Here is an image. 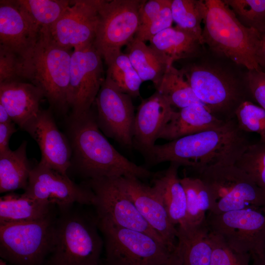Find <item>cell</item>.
Masks as SVG:
<instances>
[{
    "label": "cell",
    "instance_id": "obj_1",
    "mask_svg": "<svg viewBox=\"0 0 265 265\" xmlns=\"http://www.w3.org/2000/svg\"><path fill=\"white\" fill-rule=\"evenodd\" d=\"M182 68L196 96L219 120L226 122L244 101H252L247 84L248 69L205 45ZM253 102V101H252Z\"/></svg>",
    "mask_w": 265,
    "mask_h": 265
},
{
    "label": "cell",
    "instance_id": "obj_2",
    "mask_svg": "<svg viewBox=\"0 0 265 265\" xmlns=\"http://www.w3.org/2000/svg\"><path fill=\"white\" fill-rule=\"evenodd\" d=\"M235 118L218 128L155 144L144 156L151 164L169 161L197 172L209 166L234 164L250 144Z\"/></svg>",
    "mask_w": 265,
    "mask_h": 265
},
{
    "label": "cell",
    "instance_id": "obj_3",
    "mask_svg": "<svg viewBox=\"0 0 265 265\" xmlns=\"http://www.w3.org/2000/svg\"><path fill=\"white\" fill-rule=\"evenodd\" d=\"M69 140L78 169L88 179L135 177L140 179L153 176L120 154L107 140L98 125L91 108L69 118Z\"/></svg>",
    "mask_w": 265,
    "mask_h": 265
},
{
    "label": "cell",
    "instance_id": "obj_4",
    "mask_svg": "<svg viewBox=\"0 0 265 265\" xmlns=\"http://www.w3.org/2000/svg\"><path fill=\"white\" fill-rule=\"evenodd\" d=\"M77 204L57 206L53 243L43 265H103L104 242L96 215Z\"/></svg>",
    "mask_w": 265,
    "mask_h": 265
},
{
    "label": "cell",
    "instance_id": "obj_5",
    "mask_svg": "<svg viewBox=\"0 0 265 265\" xmlns=\"http://www.w3.org/2000/svg\"><path fill=\"white\" fill-rule=\"evenodd\" d=\"M205 1L203 44L248 70L261 69L257 61L261 33L243 26L223 0Z\"/></svg>",
    "mask_w": 265,
    "mask_h": 265
},
{
    "label": "cell",
    "instance_id": "obj_6",
    "mask_svg": "<svg viewBox=\"0 0 265 265\" xmlns=\"http://www.w3.org/2000/svg\"><path fill=\"white\" fill-rule=\"evenodd\" d=\"M70 51L41 31L36 45L23 59L24 80L40 88L53 108L65 113L70 107Z\"/></svg>",
    "mask_w": 265,
    "mask_h": 265
},
{
    "label": "cell",
    "instance_id": "obj_7",
    "mask_svg": "<svg viewBox=\"0 0 265 265\" xmlns=\"http://www.w3.org/2000/svg\"><path fill=\"white\" fill-rule=\"evenodd\" d=\"M56 207L33 221L0 224V256L12 265H43L53 243Z\"/></svg>",
    "mask_w": 265,
    "mask_h": 265
},
{
    "label": "cell",
    "instance_id": "obj_8",
    "mask_svg": "<svg viewBox=\"0 0 265 265\" xmlns=\"http://www.w3.org/2000/svg\"><path fill=\"white\" fill-rule=\"evenodd\" d=\"M196 172L209 192V213L265 207V192L235 164L209 166Z\"/></svg>",
    "mask_w": 265,
    "mask_h": 265
},
{
    "label": "cell",
    "instance_id": "obj_9",
    "mask_svg": "<svg viewBox=\"0 0 265 265\" xmlns=\"http://www.w3.org/2000/svg\"><path fill=\"white\" fill-rule=\"evenodd\" d=\"M98 224L104 237L105 258L103 265H161L173 252L148 234Z\"/></svg>",
    "mask_w": 265,
    "mask_h": 265
},
{
    "label": "cell",
    "instance_id": "obj_10",
    "mask_svg": "<svg viewBox=\"0 0 265 265\" xmlns=\"http://www.w3.org/2000/svg\"><path fill=\"white\" fill-rule=\"evenodd\" d=\"M145 0H103L94 45L106 65L135 36Z\"/></svg>",
    "mask_w": 265,
    "mask_h": 265
},
{
    "label": "cell",
    "instance_id": "obj_11",
    "mask_svg": "<svg viewBox=\"0 0 265 265\" xmlns=\"http://www.w3.org/2000/svg\"><path fill=\"white\" fill-rule=\"evenodd\" d=\"M206 220L210 230L234 250L250 255L263 253L265 207H249L218 214L208 212Z\"/></svg>",
    "mask_w": 265,
    "mask_h": 265
},
{
    "label": "cell",
    "instance_id": "obj_12",
    "mask_svg": "<svg viewBox=\"0 0 265 265\" xmlns=\"http://www.w3.org/2000/svg\"><path fill=\"white\" fill-rule=\"evenodd\" d=\"M84 183L94 194L95 201L93 206L95 209L98 223L145 233L165 244L119 186L116 178L88 179Z\"/></svg>",
    "mask_w": 265,
    "mask_h": 265
},
{
    "label": "cell",
    "instance_id": "obj_13",
    "mask_svg": "<svg viewBox=\"0 0 265 265\" xmlns=\"http://www.w3.org/2000/svg\"><path fill=\"white\" fill-rule=\"evenodd\" d=\"M94 103L100 130L122 146L133 147L135 114L132 97L106 77Z\"/></svg>",
    "mask_w": 265,
    "mask_h": 265
},
{
    "label": "cell",
    "instance_id": "obj_14",
    "mask_svg": "<svg viewBox=\"0 0 265 265\" xmlns=\"http://www.w3.org/2000/svg\"><path fill=\"white\" fill-rule=\"evenodd\" d=\"M102 59L93 43L73 49L68 95L71 114L80 115L92 108L105 79Z\"/></svg>",
    "mask_w": 265,
    "mask_h": 265
},
{
    "label": "cell",
    "instance_id": "obj_15",
    "mask_svg": "<svg viewBox=\"0 0 265 265\" xmlns=\"http://www.w3.org/2000/svg\"><path fill=\"white\" fill-rule=\"evenodd\" d=\"M103 0H71L53 25L43 29L57 46L70 50L94 43Z\"/></svg>",
    "mask_w": 265,
    "mask_h": 265
},
{
    "label": "cell",
    "instance_id": "obj_16",
    "mask_svg": "<svg viewBox=\"0 0 265 265\" xmlns=\"http://www.w3.org/2000/svg\"><path fill=\"white\" fill-rule=\"evenodd\" d=\"M24 193L32 198L58 207L75 203L93 206L95 201L94 193L85 184H77L67 174L40 162L32 167Z\"/></svg>",
    "mask_w": 265,
    "mask_h": 265
},
{
    "label": "cell",
    "instance_id": "obj_17",
    "mask_svg": "<svg viewBox=\"0 0 265 265\" xmlns=\"http://www.w3.org/2000/svg\"><path fill=\"white\" fill-rule=\"evenodd\" d=\"M121 188L133 202L150 227L172 251L177 244V229L170 221L161 197L155 186L132 176L116 178Z\"/></svg>",
    "mask_w": 265,
    "mask_h": 265
},
{
    "label": "cell",
    "instance_id": "obj_18",
    "mask_svg": "<svg viewBox=\"0 0 265 265\" xmlns=\"http://www.w3.org/2000/svg\"><path fill=\"white\" fill-rule=\"evenodd\" d=\"M25 131L39 146L41 154L39 162L67 174L71 165V146L69 140L58 129L51 110H41Z\"/></svg>",
    "mask_w": 265,
    "mask_h": 265
},
{
    "label": "cell",
    "instance_id": "obj_19",
    "mask_svg": "<svg viewBox=\"0 0 265 265\" xmlns=\"http://www.w3.org/2000/svg\"><path fill=\"white\" fill-rule=\"evenodd\" d=\"M174 111L168 101L157 91L142 100L135 115L133 147L143 156L147 153L156 144Z\"/></svg>",
    "mask_w": 265,
    "mask_h": 265
},
{
    "label": "cell",
    "instance_id": "obj_20",
    "mask_svg": "<svg viewBox=\"0 0 265 265\" xmlns=\"http://www.w3.org/2000/svg\"><path fill=\"white\" fill-rule=\"evenodd\" d=\"M40 32L15 0H0V46L24 59L36 45Z\"/></svg>",
    "mask_w": 265,
    "mask_h": 265
},
{
    "label": "cell",
    "instance_id": "obj_21",
    "mask_svg": "<svg viewBox=\"0 0 265 265\" xmlns=\"http://www.w3.org/2000/svg\"><path fill=\"white\" fill-rule=\"evenodd\" d=\"M43 97L42 90L30 82L0 83V104L12 121L24 130L38 115Z\"/></svg>",
    "mask_w": 265,
    "mask_h": 265
},
{
    "label": "cell",
    "instance_id": "obj_22",
    "mask_svg": "<svg viewBox=\"0 0 265 265\" xmlns=\"http://www.w3.org/2000/svg\"><path fill=\"white\" fill-rule=\"evenodd\" d=\"M225 123L215 117L204 105L194 104L175 110L159 138L170 141L218 128Z\"/></svg>",
    "mask_w": 265,
    "mask_h": 265
},
{
    "label": "cell",
    "instance_id": "obj_23",
    "mask_svg": "<svg viewBox=\"0 0 265 265\" xmlns=\"http://www.w3.org/2000/svg\"><path fill=\"white\" fill-rule=\"evenodd\" d=\"M149 42V46L161 55L169 66L177 60L195 57L205 46L196 35L177 26L163 30Z\"/></svg>",
    "mask_w": 265,
    "mask_h": 265
},
{
    "label": "cell",
    "instance_id": "obj_24",
    "mask_svg": "<svg viewBox=\"0 0 265 265\" xmlns=\"http://www.w3.org/2000/svg\"><path fill=\"white\" fill-rule=\"evenodd\" d=\"M177 229V248L182 265H211L212 247L207 220L196 225H180Z\"/></svg>",
    "mask_w": 265,
    "mask_h": 265
},
{
    "label": "cell",
    "instance_id": "obj_25",
    "mask_svg": "<svg viewBox=\"0 0 265 265\" xmlns=\"http://www.w3.org/2000/svg\"><path fill=\"white\" fill-rule=\"evenodd\" d=\"M180 165L170 162L162 172L154 175L153 186L159 191L168 217L176 227L182 224L186 216V195L178 175Z\"/></svg>",
    "mask_w": 265,
    "mask_h": 265
},
{
    "label": "cell",
    "instance_id": "obj_26",
    "mask_svg": "<svg viewBox=\"0 0 265 265\" xmlns=\"http://www.w3.org/2000/svg\"><path fill=\"white\" fill-rule=\"evenodd\" d=\"M56 205L13 192L0 198V224L30 221L48 215Z\"/></svg>",
    "mask_w": 265,
    "mask_h": 265
},
{
    "label": "cell",
    "instance_id": "obj_27",
    "mask_svg": "<svg viewBox=\"0 0 265 265\" xmlns=\"http://www.w3.org/2000/svg\"><path fill=\"white\" fill-rule=\"evenodd\" d=\"M26 141L15 150L0 154V192L12 191L27 186L32 168L26 155Z\"/></svg>",
    "mask_w": 265,
    "mask_h": 265
},
{
    "label": "cell",
    "instance_id": "obj_28",
    "mask_svg": "<svg viewBox=\"0 0 265 265\" xmlns=\"http://www.w3.org/2000/svg\"><path fill=\"white\" fill-rule=\"evenodd\" d=\"M125 53L142 81H151L155 88L170 66L150 46L135 37L127 45Z\"/></svg>",
    "mask_w": 265,
    "mask_h": 265
},
{
    "label": "cell",
    "instance_id": "obj_29",
    "mask_svg": "<svg viewBox=\"0 0 265 265\" xmlns=\"http://www.w3.org/2000/svg\"><path fill=\"white\" fill-rule=\"evenodd\" d=\"M156 89L172 106L180 109L194 104H203L193 92L182 69L173 65L168 67Z\"/></svg>",
    "mask_w": 265,
    "mask_h": 265
},
{
    "label": "cell",
    "instance_id": "obj_30",
    "mask_svg": "<svg viewBox=\"0 0 265 265\" xmlns=\"http://www.w3.org/2000/svg\"><path fill=\"white\" fill-rule=\"evenodd\" d=\"M186 195V216L182 224L196 225L206 220L211 202L208 189L198 177L180 179ZM182 225V224H181Z\"/></svg>",
    "mask_w": 265,
    "mask_h": 265
},
{
    "label": "cell",
    "instance_id": "obj_31",
    "mask_svg": "<svg viewBox=\"0 0 265 265\" xmlns=\"http://www.w3.org/2000/svg\"><path fill=\"white\" fill-rule=\"evenodd\" d=\"M15 2L40 31L55 23L71 3V0H16Z\"/></svg>",
    "mask_w": 265,
    "mask_h": 265
},
{
    "label": "cell",
    "instance_id": "obj_32",
    "mask_svg": "<svg viewBox=\"0 0 265 265\" xmlns=\"http://www.w3.org/2000/svg\"><path fill=\"white\" fill-rule=\"evenodd\" d=\"M171 10L176 26L196 35L202 42V24L207 12L205 0H171Z\"/></svg>",
    "mask_w": 265,
    "mask_h": 265
},
{
    "label": "cell",
    "instance_id": "obj_33",
    "mask_svg": "<svg viewBox=\"0 0 265 265\" xmlns=\"http://www.w3.org/2000/svg\"><path fill=\"white\" fill-rule=\"evenodd\" d=\"M107 66L106 78L121 91L132 98L140 95L142 80L126 53H119Z\"/></svg>",
    "mask_w": 265,
    "mask_h": 265
},
{
    "label": "cell",
    "instance_id": "obj_34",
    "mask_svg": "<svg viewBox=\"0 0 265 265\" xmlns=\"http://www.w3.org/2000/svg\"><path fill=\"white\" fill-rule=\"evenodd\" d=\"M234 164L265 192V141L250 143Z\"/></svg>",
    "mask_w": 265,
    "mask_h": 265
},
{
    "label": "cell",
    "instance_id": "obj_35",
    "mask_svg": "<svg viewBox=\"0 0 265 265\" xmlns=\"http://www.w3.org/2000/svg\"><path fill=\"white\" fill-rule=\"evenodd\" d=\"M245 26L265 31V0H224Z\"/></svg>",
    "mask_w": 265,
    "mask_h": 265
},
{
    "label": "cell",
    "instance_id": "obj_36",
    "mask_svg": "<svg viewBox=\"0 0 265 265\" xmlns=\"http://www.w3.org/2000/svg\"><path fill=\"white\" fill-rule=\"evenodd\" d=\"M238 128L245 132H255L265 141V110L254 102L247 100L237 108L235 114Z\"/></svg>",
    "mask_w": 265,
    "mask_h": 265
},
{
    "label": "cell",
    "instance_id": "obj_37",
    "mask_svg": "<svg viewBox=\"0 0 265 265\" xmlns=\"http://www.w3.org/2000/svg\"><path fill=\"white\" fill-rule=\"evenodd\" d=\"M210 235L212 247L211 265H250V254L234 250L211 231Z\"/></svg>",
    "mask_w": 265,
    "mask_h": 265
},
{
    "label": "cell",
    "instance_id": "obj_38",
    "mask_svg": "<svg viewBox=\"0 0 265 265\" xmlns=\"http://www.w3.org/2000/svg\"><path fill=\"white\" fill-rule=\"evenodd\" d=\"M23 59L0 46V83L24 81Z\"/></svg>",
    "mask_w": 265,
    "mask_h": 265
},
{
    "label": "cell",
    "instance_id": "obj_39",
    "mask_svg": "<svg viewBox=\"0 0 265 265\" xmlns=\"http://www.w3.org/2000/svg\"><path fill=\"white\" fill-rule=\"evenodd\" d=\"M171 0H167L159 14L147 24L139 26L134 37L145 42L163 30L172 26Z\"/></svg>",
    "mask_w": 265,
    "mask_h": 265
},
{
    "label": "cell",
    "instance_id": "obj_40",
    "mask_svg": "<svg viewBox=\"0 0 265 265\" xmlns=\"http://www.w3.org/2000/svg\"><path fill=\"white\" fill-rule=\"evenodd\" d=\"M247 84L251 99L265 110V71L248 70Z\"/></svg>",
    "mask_w": 265,
    "mask_h": 265
},
{
    "label": "cell",
    "instance_id": "obj_41",
    "mask_svg": "<svg viewBox=\"0 0 265 265\" xmlns=\"http://www.w3.org/2000/svg\"><path fill=\"white\" fill-rule=\"evenodd\" d=\"M167 0H145L140 11L139 26L147 24L155 18L160 12Z\"/></svg>",
    "mask_w": 265,
    "mask_h": 265
},
{
    "label": "cell",
    "instance_id": "obj_42",
    "mask_svg": "<svg viewBox=\"0 0 265 265\" xmlns=\"http://www.w3.org/2000/svg\"><path fill=\"white\" fill-rule=\"evenodd\" d=\"M15 123H0V154L9 150V140L11 136L16 132Z\"/></svg>",
    "mask_w": 265,
    "mask_h": 265
},
{
    "label": "cell",
    "instance_id": "obj_43",
    "mask_svg": "<svg viewBox=\"0 0 265 265\" xmlns=\"http://www.w3.org/2000/svg\"><path fill=\"white\" fill-rule=\"evenodd\" d=\"M257 61L260 69L265 71V31L261 35L260 43L257 53Z\"/></svg>",
    "mask_w": 265,
    "mask_h": 265
},
{
    "label": "cell",
    "instance_id": "obj_44",
    "mask_svg": "<svg viewBox=\"0 0 265 265\" xmlns=\"http://www.w3.org/2000/svg\"><path fill=\"white\" fill-rule=\"evenodd\" d=\"M161 265H182V262L177 246L166 262Z\"/></svg>",
    "mask_w": 265,
    "mask_h": 265
},
{
    "label": "cell",
    "instance_id": "obj_45",
    "mask_svg": "<svg viewBox=\"0 0 265 265\" xmlns=\"http://www.w3.org/2000/svg\"><path fill=\"white\" fill-rule=\"evenodd\" d=\"M252 265H265V255L263 253L251 255Z\"/></svg>",
    "mask_w": 265,
    "mask_h": 265
},
{
    "label": "cell",
    "instance_id": "obj_46",
    "mask_svg": "<svg viewBox=\"0 0 265 265\" xmlns=\"http://www.w3.org/2000/svg\"><path fill=\"white\" fill-rule=\"evenodd\" d=\"M13 122L4 107L0 104V123H9Z\"/></svg>",
    "mask_w": 265,
    "mask_h": 265
},
{
    "label": "cell",
    "instance_id": "obj_47",
    "mask_svg": "<svg viewBox=\"0 0 265 265\" xmlns=\"http://www.w3.org/2000/svg\"><path fill=\"white\" fill-rule=\"evenodd\" d=\"M0 265H11L6 262H5L4 260H2V259H0Z\"/></svg>",
    "mask_w": 265,
    "mask_h": 265
},
{
    "label": "cell",
    "instance_id": "obj_48",
    "mask_svg": "<svg viewBox=\"0 0 265 265\" xmlns=\"http://www.w3.org/2000/svg\"><path fill=\"white\" fill-rule=\"evenodd\" d=\"M263 253H264V255H265V245H264V247Z\"/></svg>",
    "mask_w": 265,
    "mask_h": 265
}]
</instances>
